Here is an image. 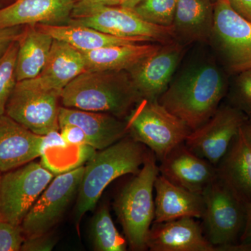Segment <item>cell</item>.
I'll use <instances>...</instances> for the list:
<instances>
[{
  "mask_svg": "<svg viewBox=\"0 0 251 251\" xmlns=\"http://www.w3.org/2000/svg\"><path fill=\"white\" fill-rule=\"evenodd\" d=\"M36 25L40 30L49 34L54 39L64 41L82 52L95 50L108 46L140 44L151 41L144 37H119L105 34L93 28L69 23L68 25L37 24Z\"/></svg>",
  "mask_w": 251,
  "mask_h": 251,
  "instance_id": "cell-23",
  "label": "cell"
},
{
  "mask_svg": "<svg viewBox=\"0 0 251 251\" xmlns=\"http://www.w3.org/2000/svg\"><path fill=\"white\" fill-rule=\"evenodd\" d=\"M56 244L54 237L50 236L49 233L27 237L23 242L22 251H50Z\"/></svg>",
  "mask_w": 251,
  "mask_h": 251,
  "instance_id": "cell-31",
  "label": "cell"
},
{
  "mask_svg": "<svg viewBox=\"0 0 251 251\" xmlns=\"http://www.w3.org/2000/svg\"><path fill=\"white\" fill-rule=\"evenodd\" d=\"M70 145L66 143L59 130L50 132L48 134L43 135L41 156L50 150L57 148H67Z\"/></svg>",
  "mask_w": 251,
  "mask_h": 251,
  "instance_id": "cell-34",
  "label": "cell"
},
{
  "mask_svg": "<svg viewBox=\"0 0 251 251\" xmlns=\"http://www.w3.org/2000/svg\"><path fill=\"white\" fill-rule=\"evenodd\" d=\"M1 176H2V175H1V172H0V184H1Z\"/></svg>",
  "mask_w": 251,
  "mask_h": 251,
  "instance_id": "cell-40",
  "label": "cell"
},
{
  "mask_svg": "<svg viewBox=\"0 0 251 251\" xmlns=\"http://www.w3.org/2000/svg\"><path fill=\"white\" fill-rule=\"evenodd\" d=\"M158 175L157 158L150 151L139 173L124 186L115 202V211L132 250L148 249L147 237L154 220V183Z\"/></svg>",
  "mask_w": 251,
  "mask_h": 251,
  "instance_id": "cell-4",
  "label": "cell"
},
{
  "mask_svg": "<svg viewBox=\"0 0 251 251\" xmlns=\"http://www.w3.org/2000/svg\"><path fill=\"white\" fill-rule=\"evenodd\" d=\"M206 238L222 251L239 242L246 221L245 204L216 178L202 193Z\"/></svg>",
  "mask_w": 251,
  "mask_h": 251,
  "instance_id": "cell-7",
  "label": "cell"
},
{
  "mask_svg": "<svg viewBox=\"0 0 251 251\" xmlns=\"http://www.w3.org/2000/svg\"><path fill=\"white\" fill-rule=\"evenodd\" d=\"M85 166L57 175L41 193L23 220L25 237L49 233L59 222L78 191Z\"/></svg>",
  "mask_w": 251,
  "mask_h": 251,
  "instance_id": "cell-11",
  "label": "cell"
},
{
  "mask_svg": "<svg viewBox=\"0 0 251 251\" xmlns=\"http://www.w3.org/2000/svg\"><path fill=\"white\" fill-rule=\"evenodd\" d=\"M246 221L239 242H251V202L245 204Z\"/></svg>",
  "mask_w": 251,
  "mask_h": 251,
  "instance_id": "cell-36",
  "label": "cell"
},
{
  "mask_svg": "<svg viewBox=\"0 0 251 251\" xmlns=\"http://www.w3.org/2000/svg\"><path fill=\"white\" fill-rule=\"evenodd\" d=\"M125 1V0H124V1H123V3H124V1ZM123 3H122V4H123Z\"/></svg>",
  "mask_w": 251,
  "mask_h": 251,
  "instance_id": "cell-41",
  "label": "cell"
},
{
  "mask_svg": "<svg viewBox=\"0 0 251 251\" xmlns=\"http://www.w3.org/2000/svg\"><path fill=\"white\" fill-rule=\"evenodd\" d=\"M87 70L83 54L64 41L54 39L42 72L27 80L31 85L62 93L66 86Z\"/></svg>",
  "mask_w": 251,
  "mask_h": 251,
  "instance_id": "cell-19",
  "label": "cell"
},
{
  "mask_svg": "<svg viewBox=\"0 0 251 251\" xmlns=\"http://www.w3.org/2000/svg\"><path fill=\"white\" fill-rule=\"evenodd\" d=\"M210 41L230 74L251 69V22L236 12L227 0L214 1Z\"/></svg>",
  "mask_w": 251,
  "mask_h": 251,
  "instance_id": "cell-9",
  "label": "cell"
},
{
  "mask_svg": "<svg viewBox=\"0 0 251 251\" xmlns=\"http://www.w3.org/2000/svg\"><path fill=\"white\" fill-rule=\"evenodd\" d=\"M242 128L244 134L251 143V115L248 117L247 120L244 122Z\"/></svg>",
  "mask_w": 251,
  "mask_h": 251,
  "instance_id": "cell-38",
  "label": "cell"
},
{
  "mask_svg": "<svg viewBox=\"0 0 251 251\" xmlns=\"http://www.w3.org/2000/svg\"><path fill=\"white\" fill-rule=\"evenodd\" d=\"M53 176L46 167L33 161L6 172L0 184V219L21 225Z\"/></svg>",
  "mask_w": 251,
  "mask_h": 251,
  "instance_id": "cell-8",
  "label": "cell"
},
{
  "mask_svg": "<svg viewBox=\"0 0 251 251\" xmlns=\"http://www.w3.org/2000/svg\"><path fill=\"white\" fill-rule=\"evenodd\" d=\"M247 118V114L232 105L219 108L205 124L191 132L185 145L216 166Z\"/></svg>",
  "mask_w": 251,
  "mask_h": 251,
  "instance_id": "cell-12",
  "label": "cell"
},
{
  "mask_svg": "<svg viewBox=\"0 0 251 251\" xmlns=\"http://www.w3.org/2000/svg\"><path fill=\"white\" fill-rule=\"evenodd\" d=\"M226 90V79L219 68L205 63L183 73L158 100L194 130L217 111Z\"/></svg>",
  "mask_w": 251,
  "mask_h": 251,
  "instance_id": "cell-1",
  "label": "cell"
},
{
  "mask_svg": "<svg viewBox=\"0 0 251 251\" xmlns=\"http://www.w3.org/2000/svg\"><path fill=\"white\" fill-rule=\"evenodd\" d=\"M75 0H16L0 9V28L57 25L70 18Z\"/></svg>",
  "mask_w": 251,
  "mask_h": 251,
  "instance_id": "cell-18",
  "label": "cell"
},
{
  "mask_svg": "<svg viewBox=\"0 0 251 251\" xmlns=\"http://www.w3.org/2000/svg\"><path fill=\"white\" fill-rule=\"evenodd\" d=\"M156 198L153 223H163L181 218L202 219L204 213L202 194L176 186L160 174L154 183Z\"/></svg>",
  "mask_w": 251,
  "mask_h": 251,
  "instance_id": "cell-21",
  "label": "cell"
},
{
  "mask_svg": "<svg viewBox=\"0 0 251 251\" xmlns=\"http://www.w3.org/2000/svg\"><path fill=\"white\" fill-rule=\"evenodd\" d=\"M227 1L236 12L251 22V0H227Z\"/></svg>",
  "mask_w": 251,
  "mask_h": 251,
  "instance_id": "cell-35",
  "label": "cell"
},
{
  "mask_svg": "<svg viewBox=\"0 0 251 251\" xmlns=\"http://www.w3.org/2000/svg\"><path fill=\"white\" fill-rule=\"evenodd\" d=\"M232 100V106L251 115V69L238 74Z\"/></svg>",
  "mask_w": 251,
  "mask_h": 251,
  "instance_id": "cell-29",
  "label": "cell"
},
{
  "mask_svg": "<svg viewBox=\"0 0 251 251\" xmlns=\"http://www.w3.org/2000/svg\"><path fill=\"white\" fill-rule=\"evenodd\" d=\"M90 236L95 251H126L128 244L126 239L117 230L108 206L105 204L101 206L92 217Z\"/></svg>",
  "mask_w": 251,
  "mask_h": 251,
  "instance_id": "cell-26",
  "label": "cell"
},
{
  "mask_svg": "<svg viewBox=\"0 0 251 251\" xmlns=\"http://www.w3.org/2000/svg\"><path fill=\"white\" fill-rule=\"evenodd\" d=\"M18 39L14 41L0 56V116L4 115L6 104L18 82L16 60L19 46Z\"/></svg>",
  "mask_w": 251,
  "mask_h": 251,
  "instance_id": "cell-27",
  "label": "cell"
},
{
  "mask_svg": "<svg viewBox=\"0 0 251 251\" xmlns=\"http://www.w3.org/2000/svg\"><path fill=\"white\" fill-rule=\"evenodd\" d=\"M216 167L217 177L236 197L251 202V143L242 128Z\"/></svg>",
  "mask_w": 251,
  "mask_h": 251,
  "instance_id": "cell-20",
  "label": "cell"
},
{
  "mask_svg": "<svg viewBox=\"0 0 251 251\" xmlns=\"http://www.w3.org/2000/svg\"><path fill=\"white\" fill-rule=\"evenodd\" d=\"M61 94L18 82L6 104L5 115L39 135L59 130Z\"/></svg>",
  "mask_w": 251,
  "mask_h": 251,
  "instance_id": "cell-10",
  "label": "cell"
},
{
  "mask_svg": "<svg viewBox=\"0 0 251 251\" xmlns=\"http://www.w3.org/2000/svg\"><path fill=\"white\" fill-rule=\"evenodd\" d=\"M214 1H216V0H214Z\"/></svg>",
  "mask_w": 251,
  "mask_h": 251,
  "instance_id": "cell-42",
  "label": "cell"
},
{
  "mask_svg": "<svg viewBox=\"0 0 251 251\" xmlns=\"http://www.w3.org/2000/svg\"><path fill=\"white\" fill-rule=\"evenodd\" d=\"M24 29L22 26L0 28V56L1 55L14 41L18 40L22 35Z\"/></svg>",
  "mask_w": 251,
  "mask_h": 251,
  "instance_id": "cell-33",
  "label": "cell"
},
{
  "mask_svg": "<svg viewBox=\"0 0 251 251\" xmlns=\"http://www.w3.org/2000/svg\"><path fill=\"white\" fill-rule=\"evenodd\" d=\"M59 132L66 143L71 146L88 145L87 137L83 130L77 126L64 125L59 126Z\"/></svg>",
  "mask_w": 251,
  "mask_h": 251,
  "instance_id": "cell-32",
  "label": "cell"
},
{
  "mask_svg": "<svg viewBox=\"0 0 251 251\" xmlns=\"http://www.w3.org/2000/svg\"><path fill=\"white\" fill-rule=\"evenodd\" d=\"M25 237L21 225L0 219V251H19Z\"/></svg>",
  "mask_w": 251,
  "mask_h": 251,
  "instance_id": "cell-30",
  "label": "cell"
},
{
  "mask_svg": "<svg viewBox=\"0 0 251 251\" xmlns=\"http://www.w3.org/2000/svg\"><path fill=\"white\" fill-rule=\"evenodd\" d=\"M43 135H36L14 120L0 116V172L12 171L41 156Z\"/></svg>",
  "mask_w": 251,
  "mask_h": 251,
  "instance_id": "cell-17",
  "label": "cell"
},
{
  "mask_svg": "<svg viewBox=\"0 0 251 251\" xmlns=\"http://www.w3.org/2000/svg\"><path fill=\"white\" fill-rule=\"evenodd\" d=\"M69 24L93 28L119 37H144L163 44L175 40L173 27H161L145 21L133 9L75 1Z\"/></svg>",
  "mask_w": 251,
  "mask_h": 251,
  "instance_id": "cell-6",
  "label": "cell"
},
{
  "mask_svg": "<svg viewBox=\"0 0 251 251\" xmlns=\"http://www.w3.org/2000/svg\"><path fill=\"white\" fill-rule=\"evenodd\" d=\"M126 122L130 136L150 149L160 161L185 143L192 131L158 100L142 99L132 109Z\"/></svg>",
  "mask_w": 251,
  "mask_h": 251,
  "instance_id": "cell-5",
  "label": "cell"
},
{
  "mask_svg": "<svg viewBox=\"0 0 251 251\" xmlns=\"http://www.w3.org/2000/svg\"><path fill=\"white\" fill-rule=\"evenodd\" d=\"M179 0H142L133 11L147 22L171 27Z\"/></svg>",
  "mask_w": 251,
  "mask_h": 251,
  "instance_id": "cell-28",
  "label": "cell"
},
{
  "mask_svg": "<svg viewBox=\"0 0 251 251\" xmlns=\"http://www.w3.org/2000/svg\"><path fill=\"white\" fill-rule=\"evenodd\" d=\"M141 96L129 73L86 71L66 86L60 100L66 108L128 116Z\"/></svg>",
  "mask_w": 251,
  "mask_h": 251,
  "instance_id": "cell-2",
  "label": "cell"
},
{
  "mask_svg": "<svg viewBox=\"0 0 251 251\" xmlns=\"http://www.w3.org/2000/svg\"><path fill=\"white\" fill-rule=\"evenodd\" d=\"M146 244L151 251H218L204 235L200 223L191 217L153 223Z\"/></svg>",
  "mask_w": 251,
  "mask_h": 251,
  "instance_id": "cell-15",
  "label": "cell"
},
{
  "mask_svg": "<svg viewBox=\"0 0 251 251\" xmlns=\"http://www.w3.org/2000/svg\"><path fill=\"white\" fill-rule=\"evenodd\" d=\"M54 39L40 30L36 25L25 28L18 39L16 60L18 82L37 77L49 59Z\"/></svg>",
  "mask_w": 251,
  "mask_h": 251,
  "instance_id": "cell-25",
  "label": "cell"
},
{
  "mask_svg": "<svg viewBox=\"0 0 251 251\" xmlns=\"http://www.w3.org/2000/svg\"><path fill=\"white\" fill-rule=\"evenodd\" d=\"M75 1H85L93 4L107 5V6H121L124 0H75Z\"/></svg>",
  "mask_w": 251,
  "mask_h": 251,
  "instance_id": "cell-37",
  "label": "cell"
},
{
  "mask_svg": "<svg viewBox=\"0 0 251 251\" xmlns=\"http://www.w3.org/2000/svg\"><path fill=\"white\" fill-rule=\"evenodd\" d=\"M161 44H126L82 52L87 71L129 72L151 55Z\"/></svg>",
  "mask_w": 251,
  "mask_h": 251,
  "instance_id": "cell-24",
  "label": "cell"
},
{
  "mask_svg": "<svg viewBox=\"0 0 251 251\" xmlns=\"http://www.w3.org/2000/svg\"><path fill=\"white\" fill-rule=\"evenodd\" d=\"M184 52V44L170 41L128 72L142 99L158 100L171 84Z\"/></svg>",
  "mask_w": 251,
  "mask_h": 251,
  "instance_id": "cell-13",
  "label": "cell"
},
{
  "mask_svg": "<svg viewBox=\"0 0 251 251\" xmlns=\"http://www.w3.org/2000/svg\"><path fill=\"white\" fill-rule=\"evenodd\" d=\"M141 1L142 0H125L121 6L128 8V9H133L137 4H139Z\"/></svg>",
  "mask_w": 251,
  "mask_h": 251,
  "instance_id": "cell-39",
  "label": "cell"
},
{
  "mask_svg": "<svg viewBox=\"0 0 251 251\" xmlns=\"http://www.w3.org/2000/svg\"><path fill=\"white\" fill-rule=\"evenodd\" d=\"M150 151L146 146L130 136L94 153L85 166L77 191V224L86 213L95 207L112 181L124 175L138 174Z\"/></svg>",
  "mask_w": 251,
  "mask_h": 251,
  "instance_id": "cell-3",
  "label": "cell"
},
{
  "mask_svg": "<svg viewBox=\"0 0 251 251\" xmlns=\"http://www.w3.org/2000/svg\"><path fill=\"white\" fill-rule=\"evenodd\" d=\"M160 162V174L191 192L202 194L217 178L216 167L193 153L184 143L173 149Z\"/></svg>",
  "mask_w": 251,
  "mask_h": 251,
  "instance_id": "cell-14",
  "label": "cell"
},
{
  "mask_svg": "<svg viewBox=\"0 0 251 251\" xmlns=\"http://www.w3.org/2000/svg\"><path fill=\"white\" fill-rule=\"evenodd\" d=\"M214 10L212 0H179L173 24L175 40L182 44L210 41Z\"/></svg>",
  "mask_w": 251,
  "mask_h": 251,
  "instance_id": "cell-22",
  "label": "cell"
},
{
  "mask_svg": "<svg viewBox=\"0 0 251 251\" xmlns=\"http://www.w3.org/2000/svg\"><path fill=\"white\" fill-rule=\"evenodd\" d=\"M64 125L78 126L85 133L89 146L98 150L108 148L128 134L126 122L105 112L60 107L59 125Z\"/></svg>",
  "mask_w": 251,
  "mask_h": 251,
  "instance_id": "cell-16",
  "label": "cell"
}]
</instances>
